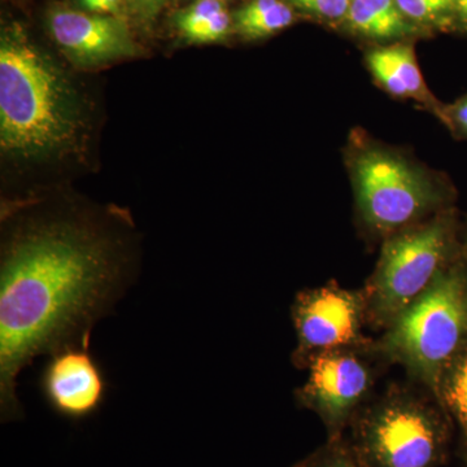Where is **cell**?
<instances>
[{"label": "cell", "instance_id": "cell-24", "mask_svg": "<svg viewBox=\"0 0 467 467\" xmlns=\"http://www.w3.org/2000/svg\"><path fill=\"white\" fill-rule=\"evenodd\" d=\"M462 248L467 260V223L462 227Z\"/></svg>", "mask_w": 467, "mask_h": 467}, {"label": "cell", "instance_id": "cell-1", "mask_svg": "<svg viewBox=\"0 0 467 467\" xmlns=\"http://www.w3.org/2000/svg\"><path fill=\"white\" fill-rule=\"evenodd\" d=\"M130 282L121 244L88 221H30L8 235L0 265L3 420L21 416V371L39 356L90 347L92 328Z\"/></svg>", "mask_w": 467, "mask_h": 467}, {"label": "cell", "instance_id": "cell-3", "mask_svg": "<svg viewBox=\"0 0 467 467\" xmlns=\"http://www.w3.org/2000/svg\"><path fill=\"white\" fill-rule=\"evenodd\" d=\"M346 159L359 217L384 239L456 207V189L444 174L420 167L361 129L349 135Z\"/></svg>", "mask_w": 467, "mask_h": 467}, {"label": "cell", "instance_id": "cell-23", "mask_svg": "<svg viewBox=\"0 0 467 467\" xmlns=\"http://www.w3.org/2000/svg\"><path fill=\"white\" fill-rule=\"evenodd\" d=\"M454 2V30L467 33V0Z\"/></svg>", "mask_w": 467, "mask_h": 467}, {"label": "cell", "instance_id": "cell-18", "mask_svg": "<svg viewBox=\"0 0 467 467\" xmlns=\"http://www.w3.org/2000/svg\"><path fill=\"white\" fill-rule=\"evenodd\" d=\"M291 5L310 16L335 24L346 20L350 7V0H287Z\"/></svg>", "mask_w": 467, "mask_h": 467}, {"label": "cell", "instance_id": "cell-19", "mask_svg": "<svg viewBox=\"0 0 467 467\" xmlns=\"http://www.w3.org/2000/svg\"><path fill=\"white\" fill-rule=\"evenodd\" d=\"M438 119L457 140H467V92L451 104L442 103Z\"/></svg>", "mask_w": 467, "mask_h": 467}, {"label": "cell", "instance_id": "cell-9", "mask_svg": "<svg viewBox=\"0 0 467 467\" xmlns=\"http://www.w3.org/2000/svg\"><path fill=\"white\" fill-rule=\"evenodd\" d=\"M48 26L58 47L79 66H99L138 52L121 17L55 8Z\"/></svg>", "mask_w": 467, "mask_h": 467}, {"label": "cell", "instance_id": "cell-17", "mask_svg": "<svg viewBox=\"0 0 467 467\" xmlns=\"http://www.w3.org/2000/svg\"><path fill=\"white\" fill-rule=\"evenodd\" d=\"M223 9H225L223 0H198L193 3L192 7L180 15L177 20L178 27L190 41L193 34Z\"/></svg>", "mask_w": 467, "mask_h": 467}, {"label": "cell", "instance_id": "cell-15", "mask_svg": "<svg viewBox=\"0 0 467 467\" xmlns=\"http://www.w3.org/2000/svg\"><path fill=\"white\" fill-rule=\"evenodd\" d=\"M396 3L402 14L414 23L454 30L453 0H396Z\"/></svg>", "mask_w": 467, "mask_h": 467}, {"label": "cell", "instance_id": "cell-8", "mask_svg": "<svg viewBox=\"0 0 467 467\" xmlns=\"http://www.w3.org/2000/svg\"><path fill=\"white\" fill-rule=\"evenodd\" d=\"M358 350L322 353L310 359L308 379L297 391L304 407L321 418L330 438H342L374 384L368 364Z\"/></svg>", "mask_w": 467, "mask_h": 467}, {"label": "cell", "instance_id": "cell-4", "mask_svg": "<svg viewBox=\"0 0 467 467\" xmlns=\"http://www.w3.org/2000/svg\"><path fill=\"white\" fill-rule=\"evenodd\" d=\"M378 349L434 392L444 371L467 352V260L463 251L384 330Z\"/></svg>", "mask_w": 467, "mask_h": 467}, {"label": "cell", "instance_id": "cell-11", "mask_svg": "<svg viewBox=\"0 0 467 467\" xmlns=\"http://www.w3.org/2000/svg\"><path fill=\"white\" fill-rule=\"evenodd\" d=\"M365 61L368 72L384 91L398 99L416 100L423 109L439 116L442 103L427 88L410 45L395 43L376 48L368 52Z\"/></svg>", "mask_w": 467, "mask_h": 467}, {"label": "cell", "instance_id": "cell-10", "mask_svg": "<svg viewBox=\"0 0 467 467\" xmlns=\"http://www.w3.org/2000/svg\"><path fill=\"white\" fill-rule=\"evenodd\" d=\"M41 378L46 400L69 418L88 416L106 393V382L90 347H70L50 356Z\"/></svg>", "mask_w": 467, "mask_h": 467}, {"label": "cell", "instance_id": "cell-7", "mask_svg": "<svg viewBox=\"0 0 467 467\" xmlns=\"http://www.w3.org/2000/svg\"><path fill=\"white\" fill-rule=\"evenodd\" d=\"M292 319L297 365H306L322 353L365 346L362 326L368 318L362 291L347 290L337 282L301 291L292 306Z\"/></svg>", "mask_w": 467, "mask_h": 467}, {"label": "cell", "instance_id": "cell-14", "mask_svg": "<svg viewBox=\"0 0 467 467\" xmlns=\"http://www.w3.org/2000/svg\"><path fill=\"white\" fill-rule=\"evenodd\" d=\"M295 15L290 5L281 2L275 7L260 12V14L243 16L235 15V29L247 39H260L281 32L294 23Z\"/></svg>", "mask_w": 467, "mask_h": 467}, {"label": "cell", "instance_id": "cell-16", "mask_svg": "<svg viewBox=\"0 0 467 467\" xmlns=\"http://www.w3.org/2000/svg\"><path fill=\"white\" fill-rule=\"evenodd\" d=\"M295 467H362L348 441L342 438H328L317 451L300 461Z\"/></svg>", "mask_w": 467, "mask_h": 467}, {"label": "cell", "instance_id": "cell-21", "mask_svg": "<svg viewBox=\"0 0 467 467\" xmlns=\"http://www.w3.org/2000/svg\"><path fill=\"white\" fill-rule=\"evenodd\" d=\"M78 2L82 7L92 12V14L110 15V16L119 17L124 0H78Z\"/></svg>", "mask_w": 467, "mask_h": 467}, {"label": "cell", "instance_id": "cell-12", "mask_svg": "<svg viewBox=\"0 0 467 467\" xmlns=\"http://www.w3.org/2000/svg\"><path fill=\"white\" fill-rule=\"evenodd\" d=\"M346 20L352 32L376 41L404 38L414 30L396 0H350Z\"/></svg>", "mask_w": 467, "mask_h": 467}, {"label": "cell", "instance_id": "cell-22", "mask_svg": "<svg viewBox=\"0 0 467 467\" xmlns=\"http://www.w3.org/2000/svg\"><path fill=\"white\" fill-rule=\"evenodd\" d=\"M167 0H130L134 11L144 20H152Z\"/></svg>", "mask_w": 467, "mask_h": 467}, {"label": "cell", "instance_id": "cell-13", "mask_svg": "<svg viewBox=\"0 0 467 467\" xmlns=\"http://www.w3.org/2000/svg\"><path fill=\"white\" fill-rule=\"evenodd\" d=\"M436 400L460 432L467 451V352L444 371L434 392Z\"/></svg>", "mask_w": 467, "mask_h": 467}, {"label": "cell", "instance_id": "cell-20", "mask_svg": "<svg viewBox=\"0 0 467 467\" xmlns=\"http://www.w3.org/2000/svg\"><path fill=\"white\" fill-rule=\"evenodd\" d=\"M230 27H232V17H230L226 9H223V11L218 12L216 16L212 17L208 23H205L198 32L193 34L190 41L198 43L220 41L229 34Z\"/></svg>", "mask_w": 467, "mask_h": 467}, {"label": "cell", "instance_id": "cell-5", "mask_svg": "<svg viewBox=\"0 0 467 467\" xmlns=\"http://www.w3.org/2000/svg\"><path fill=\"white\" fill-rule=\"evenodd\" d=\"M462 227L459 211L451 207L387 236L362 290L368 322L386 330L425 294L441 270L462 254Z\"/></svg>", "mask_w": 467, "mask_h": 467}, {"label": "cell", "instance_id": "cell-6", "mask_svg": "<svg viewBox=\"0 0 467 467\" xmlns=\"http://www.w3.org/2000/svg\"><path fill=\"white\" fill-rule=\"evenodd\" d=\"M349 426L348 444L362 467H438L453 432L435 396L402 389L359 409Z\"/></svg>", "mask_w": 467, "mask_h": 467}, {"label": "cell", "instance_id": "cell-2", "mask_svg": "<svg viewBox=\"0 0 467 467\" xmlns=\"http://www.w3.org/2000/svg\"><path fill=\"white\" fill-rule=\"evenodd\" d=\"M84 130L66 76L18 30L0 46V144L8 158L38 161L76 149Z\"/></svg>", "mask_w": 467, "mask_h": 467}]
</instances>
